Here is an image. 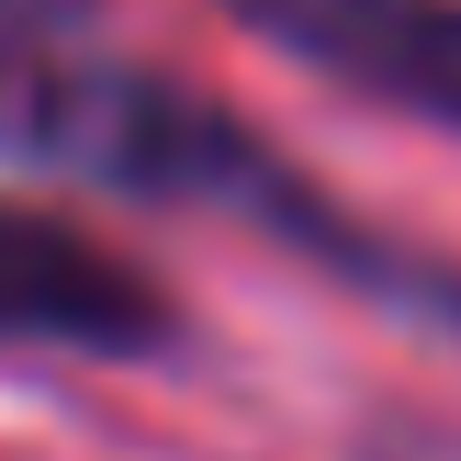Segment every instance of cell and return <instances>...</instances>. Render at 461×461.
<instances>
[{"mask_svg":"<svg viewBox=\"0 0 461 461\" xmlns=\"http://www.w3.org/2000/svg\"><path fill=\"white\" fill-rule=\"evenodd\" d=\"M0 158L34 180H79V192L124 203H192V214H237L270 248L315 259L327 282H349L360 304L417 315L428 338H461V259L405 248L383 225H360L327 180H304L237 102H214L180 68H147L124 45L68 34H12L0 45Z\"/></svg>","mask_w":461,"mask_h":461,"instance_id":"6da1fadb","label":"cell"},{"mask_svg":"<svg viewBox=\"0 0 461 461\" xmlns=\"http://www.w3.org/2000/svg\"><path fill=\"white\" fill-rule=\"evenodd\" d=\"M304 79L461 135V0H214Z\"/></svg>","mask_w":461,"mask_h":461,"instance_id":"3957f363","label":"cell"},{"mask_svg":"<svg viewBox=\"0 0 461 461\" xmlns=\"http://www.w3.org/2000/svg\"><path fill=\"white\" fill-rule=\"evenodd\" d=\"M102 0H0V45L12 34H68V23H90Z\"/></svg>","mask_w":461,"mask_h":461,"instance_id":"277c9868","label":"cell"},{"mask_svg":"<svg viewBox=\"0 0 461 461\" xmlns=\"http://www.w3.org/2000/svg\"><path fill=\"white\" fill-rule=\"evenodd\" d=\"M0 349L45 360H169L180 349V293L113 237H90L57 203L0 192Z\"/></svg>","mask_w":461,"mask_h":461,"instance_id":"7a4b0ae2","label":"cell"}]
</instances>
